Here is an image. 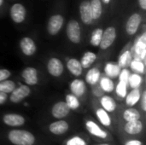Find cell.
<instances>
[{
  "instance_id": "cell-27",
  "label": "cell",
  "mask_w": 146,
  "mask_h": 145,
  "mask_svg": "<svg viewBox=\"0 0 146 145\" xmlns=\"http://www.w3.org/2000/svg\"><path fill=\"white\" fill-rule=\"evenodd\" d=\"M129 66L134 73H137L139 74H144L145 72V66L144 61H142L139 57L132 59Z\"/></svg>"
},
{
  "instance_id": "cell-18",
  "label": "cell",
  "mask_w": 146,
  "mask_h": 145,
  "mask_svg": "<svg viewBox=\"0 0 146 145\" xmlns=\"http://www.w3.org/2000/svg\"><path fill=\"white\" fill-rule=\"evenodd\" d=\"M69 128V126L68 122L65 121H58L56 122H53L50 125L49 130L50 132H52L55 135H62L68 132Z\"/></svg>"
},
{
  "instance_id": "cell-7",
  "label": "cell",
  "mask_w": 146,
  "mask_h": 145,
  "mask_svg": "<svg viewBox=\"0 0 146 145\" xmlns=\"http://www.w3.org/2000/svg\"><path fill=\"white\" fill-rule=\"evenodd\" d=\"M47 71L53 77H60L64 72V65L57 57H51L47 62Z\"/></svg>"
},
{
  "instance_id": "cell-38",
  "label": "cell",
  "mask_w": 146,
  "mask_h": 145,
  "mask_svg": "<svg viewBox=\"0 0 146 145\" xmlns=\"http://www.w3.org/2000/svg\"><path fill=\"white\" fill-rule=\"evenodd\" d=\"M10 76H11V72L9 69H6V68L0 69V82L9 79Z\"/></svg>"
},
{
  "instance_id": "cell-8",
  "label": "cell",
  "mask_w": 146,
  "mask_h": 145,
  "mask_svg": "<svg viewBox=\"0 0 146 145\" xmlns=\"http://www.w3.org/2000/svg\"><path fill=\"white\" fill-rule=\"evenodd\" d=\"M142 22V16L139 13L132 14L126 23V32L128 35L133 36L137 33L140 24Z\"/></svg>"
},
{
  "instance_id": "cell-15",
  "label": "cell",
  "mask_w": 146,
  "mask_h": 145,
  "mask_svg": "<svg viewBox=\"0 0 146 145\" xmlns=\"http://www.w3.org/2000/svg\"><path fill=\"white\" fill-rule=\"evenodd\" d=\"M134 51L135 54L137 56V57H139V59H141L142 61H144L145 59L146 56V33L144 32L136 41L135 44H134Z\"/></svg>"
},
{
  "instance_id": "cell-20",
  "label": "cell",
  "mask_w": 146,
  "mask_h": 145,
  "mask_svg": "<svg viewBox=\"0 0 146 145\" xmlns=\"http://www.w3.org/2000/svg\"><path fill=\"white\" fill-rule=\"evenodd\" d=\"M124 129L125 132L130 135H137L142 132L143 124L139 120L133 121H127V123L124 126Z\"/></svg>"
},
{
  "instance_id": "cell-1",
  "label": "cell",
  "mask_w": 146,
  "mask_h": 145,
  "mask_svg": "<svg viewBox=\"0 0 146 145\" xmlns=\"http://www.w3.org/2000/svg\"><path fill=\"white\" fill-rule=\"evenodd\" d=\"M9 140L15 145H33L34 136L25 130H12L8 134Z\"/></svg>"
},
{
  "instance_id": "cell-26",
  "label": "cell",
  "mask_w": 146,
  "mask_h": 145,
  "mask_svg": "<svg viewBox=\"0 0 146 145\" xmlns=\"http://www.w3.org/2000/svg\"><path fill=\"white\" fill-rule=\"evenodd\" d=\"M98 83H99L100 89L104 92L110 93L115 90V84H114L113 79L107 76L101 77Z\"/></svg>"
},
{
  "instance_id": "cell-14",
  "label": "cell",
  "mask_w": 146,
  "mask_h": 145,
  "mask_svg": "<svg viewBox=\"0 0 146 145\" xmlns=\"http://www.w3.org/2000/svg\"><path fill=\"white\" fill-rule=\"evenodd\" d=\"M66 67L68 72L77 78L81 76V74L83 73V68L80 60H78L77 58H69L67 61Z\"/></svg>"
},
{
  "instance_id": "cell-21",
  "label": "cell",
  "mask_w": 146,
  "mask_h": 145,
  "mask_svg": "<svg viewBox=\"0 0 146 145\" xmlns=\"http://www.w3.org/2000/svg\"><path fill=\"white\" fill-rule=\"evenodd\" d=\"M101 78V72L98 68H92L86 74V83L90 85H96Z\"/></svg>"
},
{
  "instance_id": "cell-34",
  "label": "cell",
  "mask_w": 146,
  "mask_h": 145,
  "mask_svg": "<svg viewBox=\"0 0 146 145\" xmlns=\"http://www.w3.org/2000/svg\"><path fill=\"white\" fill-rule=\"evenodd\" d=\"M65 103H67V105L68 106V108L70 109H73V110L77 109L80 107V105L78 97L76 96L73 95L72 93L71 94H68L66 96V101H65Z\"/></svg>"
},
{
  "instance_id": "cell-45",
  "label": "cell",
  "mask_w": 146,
  "mask_h": 145,
  "mask_svg": "<svg viewBox=\"0 0 146 145\" xmlns=\"http://www.w3.org/2000/svg\"><path fill=\"white\" fill-rule=\"evenodd\" d=\"M98 145H110V144H98Z\"/></svg>"
},
{
  "instance_id": "cell-36",
  "label": "cell",
  "mask_w": 146,
  "mask_h": 145,
  "mask_svg": "<svg viewBox=\"0 0 146 145\" xmlns=\"http://www.w3.org/2000/svg\"><path fill=\"white\" fill-rule=\"evenodd\" d=\"M131 74V72L127 69V68H121V72H120V74H119V81H121L123 83H126L128 85V79H129V76Z\"/></svg>"
},
{
  "instance_id": "cell-24",
  "label": "cell",
  "mask_w": 146,
  "mask_h": 145,
  "mask_svg": "<svg viewBox=\"0 0 146 145\" xmlns=\"http://www.w3.org/2000/svg\"><path fill=\"white\" fill-rule=\"evenodd\" d=\"M140 97H141V92H140L139 88L132 89V91L128 94H127V96L125 97L127 105L130 107L136 105L138 102L140 100Z\"/></svg>"
},
{
  "instance_id": "cell-17",
  "label": "cell",
  "mask_w": 146,
  "mask_h": 145,
  "mask_svg": "<svg viewBox=\"0 0 146 145\" xmlns=\"http://www.w3.org/2000/svg\"><path fill=\"white\" fill-rule=\"evenodd\" d=\"M86 127L87 131L93 136L100 138H106L108 134L106 132H104L98 124H96L92 121H88L86 123Z\"/></svg>"
},
{
  "instance_id": "cell-23",
  "label": "cell",
  "mask_w": 146,
  "mask_h": 145,
  "mask_svg": "<svg viewBox=\"0 0 146 145\" xmlns=\"http://www.w3.org/2000/svg\"><path fill=\"white\" fill-rule=\"evenodd\" d=\"M97 60V54L93 51H86L83 54L80 63L83 68V69H87L92 67V65L96 62Z\"/></svg>"
},
{
  "instance_id": "cell-33",
  "label": "cell",
  "mask_w": 146,
  "mask_h": 145,
  "mask_svg": "<svg viewBox=\"0 0 146 145\" xmlns=\"http://www.w3.org/2000/svg\"><path fill=\"white\" fill-rule=\"evenodd\" d=\"M15 87H16L15 83L13 80H10L9 79L0 82V91L1 92L6 93V94L11 93L15 90Z\"/></svg>"
},
{
  "instance_id": "cell-10",
  "label": "cell",
  "mask_w": 146,
  "mask_h": 145,
  "mask_svg": "<svg viewBox=\"0 0 146 145\" xmlns=\"http://www.w3.org/2000/svg\"><path fill=\"white\" fill-rule=\"evenodd\" d=\"M21 78L27 85H35L38 83V73L37 68L27 67L21 72Z\"/></svg>"
},
{
  "instance_id": "cell-11",
  "label": "cell",
  "mask_w": 146,
  "mask_h": 145,
  "mask_svg": "<svg viewBox=\"0 0 146 145\" xmlns=\"http://www.w3.org/2000/svg\"><path fill=\"white\" fill-rule=\"evenodd\" d=\"M80 16L81 21L85 25H91L94 21L92 15V10L89 0H84L80 4Z\"/></svg>"
},
{
  "instance_id": "cell-25",
  "label": "cell",
  "mask_w": 146,
  "mask_h": 145,
  "mask_svg": "<svg viewBox=\"0 0 146 145\" xmlns=\"http://www.w3.org/2000/svg\"><path fill=\"white\" fill-rule=\"evenodd\" d=\"M100 103L103 109L107 112H114L116 109V103L115 99L108 95H104L101 97Z\"/></svg>"
},
{
  "instance_id": "cell-43",
  "label": "cell",
  "mask_w": 146,
  "mask_h": 145,
  "mask_svg": "<svg viewBox=\"0 0 146 145\" xmlns=\"http://www.w3.org/2000/svg\"><path fill=\"white\" fill-rule=\"evenodd\" d=\"M111 0H101L102 3H104V4H109L110 3Z\"/></svg>"
},
{
  "instance_id": "cell-13",
  "label": "cell",
  "mask_w": 146,
  "mask_h": 145,
  "mask_svg": "<svg viewBox=\"0 0 146 145\" xmlns=\"http://www.w3.org/2000/svg\"><path fill=\"white\" fill-rule=\"evenodd\" d=\"M70 110L71 109L65 102H58L53 105L51 109V115L56 119H62L69 114Z\"/></svg>"
},
{
  "instance_id": "cell-31",
  "label": "cell",
  "mask_w": 146,
  "mask_h": 145,
  "mask_svg": "<svg viewBox=\"0 0 146 145\" xmlns=\"http://www.w3.org/2000/svg\"><path fill=\"white\" fill-rule=\"evenodd\" d=\"M140 114L139 112L133 108L127 109L124 111L123 113V118L127 121H138L140 120Z\"/></svg>"
},
{
  "instance_id": "cell-30",
  "label": "cell",
  "mask_w": 146,
  "mask_h": 145,
  "mask_svg": "<svg viewBox=\"0 0 146 145\" xmlns=\"http://www.w3.org/2000/svg\"><path fill=\"white\" fill-rule=\"evenodd\" d=\"M96 115L102 125H104L105 126H110L111 125V119H110L108 112L105 111L103 108L98 109L96 111Z\"/></svg>"
},
{
  "instance_id": "cell-28",
  "label": "cell",
  "mask_w": 146,
  "mask_h": 145,
  "mask_svg": "<svg viewBox=\"0 0 146 145\" xmlns=\"http://www.w3.org/2000/svg\"><path fill=\"white\" fill-rule=\"evenodd\" d=\"M103 32H104V29L102 28H96L94 29L92 33H91V37H90V44L94 46V47H98L102 39V36H103Z\"/></svg>"
},
{
  "instance_id": "cell-12",
  "label": "cell",
  "mask_w": 146,
  "mask_h": 145,
  "mask_svg": "<svg viewBox=\"0 0 146 145\" xmlns=\"http://www.w3.org/2000/svg\"><path fill=\"white\" fill-rule=\"evenodd\" d=\"M69 89L73 95L80 97L86 91V83L83 79L76 78L69 83Z\"/></svg>"
},
{
  "instance_id": "cell-41",
  "label": "cell",
  "mask_w": 146,
  "mask_h": 145,
  "mask_svg": "<svg viewBox=\"0 0 146 145\" xmlns=\"http://www.w3.org/2000/svg\"><path fill=\"white\" fill-rule=\"evenodd\" d=\"M125 145H142L141 141L139 140H136V139H133V140H129L127 141Z\"/></svg>"
},
{
  "instance_id": "cell-3",
  "label": "cell",
  "mask_w": 146,
  "mask_h": 145,
  "mask_svg": "<svg viewBox=\"0 0 146 145\" xmlns=\"http://www.w3.org/2000/svg\"><path fill=\"white\" fill-rule=\"evenodd\" d=\"M9 15H10L11 20L15 24H21L24 22L27 17L26 7L21 3H13L9 9Z\"/></svg>"
},
{
  "instance_id": "cell-40",
  "label": "cell",
  "mask_w": 146,
  "mask_h": 145,
  "mask_svg": "<svg viewBox=\"0 0 146 145\" xmlns=\"http://www.w3.org/2000/svg\"><path fill=\"white\" fill-rule=\"evenodd\" d=\"M7 99H8V94L0 91V105L3 104L7 101Z\"/></svg>"
},
{
  "instance_id": "cell-2",
  "label": "cell",
  "mask_w": 146,
  "mask_h": 145,
  "mask_svg": "<svg viewBox=\"0 0 146 145\" xmlns=\"http://www.w3.org/2000/svg\"><path fill=\"white\" fill-rule=\"evenodd\" d=\"M66 33L68 40L75 44L81 41V27L80 22L76 20H70L66 26Z\"/></svg>"
},
{
  "instance_id": "cell-35",
  "label": "cell",
  "mask_w": 146,
  "mask_h": 145,
  "mask_svg": "<svg viewBox=\"0 0 146 145\" xmlns=\"http://www.w3.org/2000/svg\"><path fill=\"white\" fill-rule=\"evenodd\" d=\"M127 86H128L127 84L123 83V82H121V81H119V83L117 84V85L115 86L116 94H117L120 97L124 98V97L127 96Z\"/></svg>"
},
{
  "instance_id": "cell-42",
  "label": "cell",
  "mask_w": 146,
  "mask_h": 145,
  "mask_svg": "<svg viewBox=\"0 0 146 145\" xmlns=\"http://www.w3.org/2000/svg\"><path fill=\"white\" fill-rule=\"evenodd\" d=\"M138 3H139V7L143 9V10H145L146 9V0H138Z\"/></svg>"
},
{
  "instance_id": "cell-4",
  "label": "cell",
  "mask_w": 146,
  "mask_h": 145,
  "mask_svg": "<svg viewBox=\"0 0 146 145\" xmlns=\"http://www.w3.org/2000/svg\"><path fill=\"white\" fill-rule=\"evenodd\" d=\"M64 24V17L61 14L51 15L47 22V32L50 35H56L62 28Z\"/></svg>"
},
{
  "instance_id": "cell-37",
  "label": "cell",
  "mask_w": 146,
  "mask_h": 145,
  "mask_svg": "<svg viewBox=\"0 0 146 145\" xmlns=\"http://www.w3.org/2000/svg\"><path fill=\"white\" fill-rule=\"evenodd\" d=\"M66 145H87L86 141L84 139H82L80 137H74L72 138H70Z\"/></svg>"
},
{
  "instance_id": "cell-9",
  "label": "cell",
  "mask_w": 146,
  "mask_h": 145,
  "mask_svg": "<svg viewBox=\"0 0 146 145\" xmlns=\"http://www.w3.org/2000/svg\"><path fill=\"white\" fill-rule=\"evenodd\" d=\"M19 45L21 53L27 56H32L37 51V45L34 40L30 37H23L20 40Z\"/></svg>"
},
{
  "instance_id": "cell-44",
  "label": "cell",
  "mask_w": 146,
  "mask_h": 145,
  "mask_svg": "<svg viewBox=\"0 0 146 145\" xmlns=\"http://www.w3.org/2000/svg\"><path fill=\"white\" fill-rule=\"evenodd\" d=\"M3 3H4V0H0V7H1V6H3Z\"/></svg>"
},
{
  "instance_id": "cell-29",
  "label": "cell",
  "mask_w": 146,
  "mask_h": 145,
  "mask_svg": "<svg viewBox=\"0 0 146 145\" xmlns=\"http://www.w3.org/2000/svg\"><path fill=\"white\" fill-rule=\"evenodd\" d=\"M132 57H133V56H132L131 50H125L123 53L121 54V56L118 59L117 64L120 66L121 68H127V66H129L130 62L133 59Z\"/></svg>"
},
{
  "instance_id": "cell-5",
  "label": "cell",
  "mask_w": 146,
  "mask_h": 145,
  "mask_svg": "<svg viewBox=\"0 0 146 145\" xmlns=\"http://www.w3.org/2000/svg\"><path fill=\"white\" fill-rule=\"evenodd\" d=\"M117 33L116 29L115 26H108L105 30H104L102 39L99 44V47L101 50H104L109 49L115 42L116 38Z\"/></svg>"
},
{
  "instance_id": "cell-32",
  "label": "cell",
  "mask_w": 146,
  "mask_h": 145,
  "mask_svg": "<svg viewBox=\"0 0 146 145\" xmlns=\"http://www.w3.org/2000/svg\"><path fill=\"white\" fill-rule=\"evenodd\" d=\"M142 82H143V78L141 74L137 73H133L130 74L129 79H128V85L132 89L139 88Z\"/></svg>"
},
{
  "instance_id": "cell-19",
  "label": "cell",
  "mask_w": 146,
  "mask_h": 145,
  "mask_svg": "<svg viewBox=\"0 0 146 145\" xmlns=\"http://www.w3.org/2000/svg\"><path fill=\"white\" fill-rule=\"evenodd\" d=\"M121 70V68L115 62H109L104 66V73H105V76H107V77H109V78H110L112 79H115V78H117L119 76Z\"/></svg>"
},
{
  "instance_id": "cell-39",
  "label": "cell",
  "mask_w": 146,
  "mask_h": 145,
  "mask_svg": "<svg viewBox=\"0 0 146 145\" xmlns=\"http://www.w3.org/2000/svg\"><path fill=\"white\" fill-rule=\"evenodd\" d=\"M140 99H141V107H142V109L143 111H146V91H144L141 97H140Z\"/></svg>"
},
{
  "instance_id": "cell-6",
  "label": "cell",
  "mask_w": 146,
  "mask_h": 145,
  "mask_svg": "<svg viewBox=\"0 0 146 145\" xmlns=\"http://www.w3.org/2000/svg\"><path fill=\"white\" fill-rule=\"evenodd\" d=\"M31 94V89L27 85H20L10 93L9 100L14 103H19Z\"/></svg>"
},
{
  "instance_id": "cell-16",
  "label": "cell",
  "mask_w": 146,
  "mask_h": 145,
  "mask_svg": "<svg viewBox=\"0 0 146 145\" xmlns=\"http://www.w3.org/2000/svg\"><path fill=\"white\" fill-rule=\"evenodd\" d=\"M3 121L9 126H21L25 123V118L17 114H7L3 116Z\"/></svg>"
},
{
  "instance_id": "cell-22",
  "label": "cell",
  "mask_w": 146,
  "mask_h": 145,
  "mask_svg": "<svg viewBox=\"0 0 146 145\" xmlns=\"http://www.w3.org/2000/svg\"><path fill=\"white\" fill-rule=\"evenodd\" d=\"M90 6L93 21H98L103 15V3L101 0H90Z\"/></svg>"
}]
</instances>
